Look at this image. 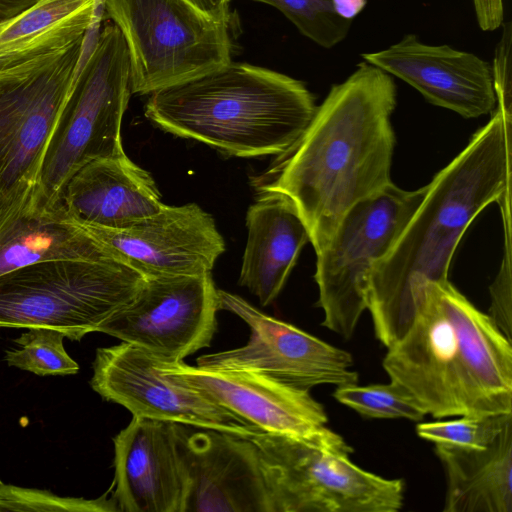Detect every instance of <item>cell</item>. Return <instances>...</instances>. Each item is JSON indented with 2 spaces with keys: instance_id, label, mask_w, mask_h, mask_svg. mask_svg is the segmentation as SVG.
<instances>
[{
  "instance_id": "1",
  "label": "cell",
  "mask_w": 512,
  "mask_h": 512,
  "mask_svg": "<svg viewBox=\"0 0 512 512\" xmlns=\"http://www.w3.org/2000/svg\"><path fill=\"white\" fill-rule=\"evenodd\" d=\"M397 103L391 75L365 61L331 87L296 143L252 180L258 193L287 196L316 254L344 215L392 183Z\"/></svg>"
},
{
  "instance_id": "2",
  "label": "cell",
  "mask_w": 512,
  "mask_h": 512,
  "mask_svg": "<svg viewBox=\"0 0 512 512\" xmlns=\"http://www.w3.org/2000/svg\"><path fill=\"white\" fill-rule=\"evenodd\" d=\"M510 132L511 111L496 105L491 119L428 184L397 240L373 266L367 309L385 347L410 328L424 283L448 280L453 254L475 217L509 196Z\"/></svg>"
},
{
  "instance_id": "3",
  "label": "cell",
  "mask_w": 512,
  "mask_h": 512,
  "mask_svg": "<svg viewBox=\"0 0 512 512\" xmlns=\"http://www.w3.org/2000/svg\"><path fill=\"white\" fill-rule=\"evenodd\" d=\"M383 368L434 418L512 413V341L449 280L424 283Z\"/></svg>"
},
{
  "instance_id": "4",
  "label": "cell",
  "mask_w": 512,
  "mask_h": 512,
  "mask_svg": "<svg viewBox=\"0 0 512 512\" xmlns=\"http://www.w3.org/2000/svg\"><path fill=\"white\" fill-rule=\"evenodd\" d=\"M317 106L285 74L229 61L149 94L145 116L162 130L235 157L279 155L310 124Z\"/></svg>"
},
{
  "instance_id": "5",
  "label": "cell",
  "mask_w": 512,
  "mask_h": 512,
  "mask_svg": "<svg viewBox=\"0 0 512 512\" xmlns=\"http://www.w3.org/2000/svg\"><path fill=\"white\" fill-rule=\"evenodd\" d=\"M94 17L82 8L0 68V228L30 210Z\"/></svg>"
},
{
  "instance_id": "6",
  "label": "cell",
  "mask_w": 512,
  "mask_h": 512,
  "mask_svg": "<svg viewBox=\"0 0 512 512\" xmlns=\"http://www.w3.org/2000/svg\"><path fill=\"white\" fill-rule=\"evenodd\" d=\"M131 94L125 40L114 23L106 25L79 67L48 144L30 210L62 204L68 181L90 161L125 154L121 124Z\"/></svg>"
},
{
  "instance_id": "7",
  "label": "cell",
  "mask_w": 512,
  "mask_h": 512,
  "mask_svg": "<svg viewBox=\"0 0 512 512\" xmlns=\"http://www.w3.org/2000/svg\"><path fill=\"white\" fill-rule=\"evenodd\" d=\"M146 277L114 259L49 260L0 276V328L47 327L79 341L101 332Z\"/></svg>"
},
{
  "instance_id": "8",
  "label": "cell",
  "mask_w": 512,
  "mask_h": 512,
  "mask_svg": "<svg viewBox=\"0 0 512 512\" xmlns=\"http://www.w3.org/2000/svg\"><path fill=\"white\" fill-rule=\"evenodd\" d=\"M125 40L132 94H151L231 61L228 25L184 0H102Z\"/></svg>"
},
{
  "instance_id": "9",
  "label": "cell",
  "mask_w": 512,
  "mask_h": 512,
  "mask_svg": "<svg viewBox=\"0 0 512 512\" xmlns=\"http://www.w3.org/2000/svg\"><path fill=\"white\" fill-rule=\"evenodd\" d=\"M428 184L407 191L393 182L356 203L341 219L316 261L318 306L322 326L343 338L352 337L367 309L371 270L392 247L421 204Z\"/></svg>"
},
{
  "instance_id": "10",
  "label": "cell",
  "mask_w": 512,
  "mask_h": 512,
  "mask_svg": "<svg viewBox=\"0 0 512 512\" xmlns=\"http://www.w3.org/2000/svg\"><path fill=\"white\" fill-rule=\"evenodd\" d=\"M256 446L272 512H397L404 481L362 469L349 457L301 439L266 432Z\"/></svg>"
},
{
  "instance_id": "11",
  "label": "cell",
  "mask_w": 512,
  "mask_h": 512,
  "mask_svg": "<svg viewBox=\"0 0 512 512\" xmlns=\"http://www.w3.org/2000/svg\"><path fill=\"white\" fill-rule=\"evenodd\" d=\"M218 299L220 310L248 325L250 337L242 347L199 356L197 366L249 371L305 391L357 383L349 352L263 313L239 295L218 289Z\"/></svg>"
},
{
  "instance_id": "12",
  "label": "cell",
  "mask_w": 512,
  "mask_h": 512,
  "mask_svg": "<svg viewBox=\"0 0 512 512\" xmlns=\"http://www.w3.org/2000/svg\"><path fill=\"white\" fill-rule=\"evenodd\" d=\"M149 351L121 342L96 350L92 389L134 417L249 437L258 432L197 389L165 372Z\"/></svg>"
},
{
  "instance_id": "13",
  "label": "cell",
  "mask_w": 512,
  "mask_h": 512,
  "mask_svg": "<svg viewBox=\"0 0 512 512\" xmlns=\"http://www.w3.org/2000/svg\"><path fill=\"white\" fill-rule=\"evenodd\" d=\"M218 310L212 273L149 277L101 333L141 347L163 361L178 362L210 346Z\"/></svg>"
},
{
  "instance_id": "14",
  "label": "cell",
  "mask_w": 512,
  "mask_h": 512,
  "mask_svg": "<svg viewBox=\"0 0 512 512\" xmlns=\"http://www.w3.org/2000/svg\"><path fill=\"white\" fill-rule=\"evenodd\" d=\"M162 369L261 432L287 435L349 457L353 448L327 426L328 416L309 391L257 373L161 362Z\"/></svg>"
},
{
  "instance_id": "15",
  "label": "cell",
  "mask_w": 512,
  "mask_h": 512,
  "mask_svg": "<svg viewBox=\"0 0 512 512\" xmlns=\"http://www.w3.org/2000/svg\"><path fill=\"white\" fill-rule=\"evenodd\" d=\"M79 225L113 258L146 278L212 273L225 251L213 217L195 203L164 204L121 229Z\"/></svg>"
},
{
  "instance_id": "16",
  "label": "cell",
  "mask_w": 512,
  "mask_h": 512,
  "mask_svg": "<svg viewBox=\"0 0 512 512\" xmlns=\"http://www.w3.org/2000/svg\"><path fill=\"white\" fill-rule=\"evenodd\" d=\"M188 490L184 512H272L256 446L248 437L180 424Z\"/></svg>"
},
{
  "instance_id": "17",
  "label": "cell",
  "mask_w": 512,
  "mask_h": 512,
  "mask_svg": "<svg viewBox=\"0 0 512 512\" xmlns=\"http://www.w3.org/2000/svg\"><path fill=\"white\" fill-rule=\"evenodd\" d=\"M362 59L416 89L429 103L464 118L493 112L497 105L492 64L449 45H429L415 34Z\"/></svg>"
},
{
  "instance_id": "18",
  "label": "cell",
  "mask_w": 512,
  "mask_h": 512,
  "mask_svg": "<svg viewBox=\"0 0 512 512\" xmlns=\"http://www.w3.org/2000/svg\"><path fill=\"white\" fill-rule=\"evenodd\" d=\"M180 424L143 417L114 437L113 498L122 512H184L188 476Z\"/></svg>"
},
{
  "instance_id": "19",
  "label": "cell",
  "mask_w": 512,
  "mask_h": 512,
  "mask_svg": "<svg viewBox=\"0 0 512 512\" xmlns=\"http://www.w3.org/2000/svg\"><path fill=\"white\" fill-rule=\"evenodd\" d=\"M62 204L76 223L107 229L125 228L164 206L150 173L126 154L81 167L68 181Z\"/></svg>"
},
{
  "instance_id": "20",
  "label": "cell",
  "mask_w": 512,
  "mask_h": 512,
  "mask_svg": "<svg viewBox=\"0 0 512 512\" xmlns=\"http://www.w3.org/2000/svg\"><path fill=\"white\" fill-rule=\"evenodd\" d=\"M246 227L239 284L267 306L280 294L309 241L308 230L293 202L276 192L259 193L247 210Z\"/></svg>"
},
{
  "instance_id": "21",
  "label": "cell",
  "mask_w": 512,
  "mask_h": 512,
  "mask_svg": "<svg viewBox=\"0 0 512 512\" xmlns=\"http://www.w3.org/2000/svg\"><path fill=\"white\" fill-rule=\"evenodd\" d=\"M446 475L444 512L512 511V422L486 448L435 443Z\"/></svg>"
},
{
  "instance_id": "22",
  "label": "cell",
  "mask_w": 512,
  "mask_h": 512,
  "mask_svg": "<svg viewBox=\"0 0 512 512\" xmlns=\"http://www.w3.org/2000/svg\"><path fill=\"white\" fill-rule=\"evenodd\" d=\"M104 258L113 257L68 215L63 204L51 210H28L0 228V276L49 260Z\"/></svg>"
},
{
  "instance_id": "23",
  "label": "cell",
  "mask_w": 512,
  "mask_h": 512,
  "mask_svg": "<svg viewBox=\"0 0 512 512\" xmlns=\"http://www.w3.org/2000/svg\"><path fill=\"white\" fill-rule=\"evenodd\" d=\"M99 0H38L0 25V68L24 53L70 15Z\"/></svg>"
},
{
  "instance_id": "24",
  "label": "cell",
  "mask_w": 512,
  "mask_h": 512,
  "mask_svg": "<svg viewBox=\"0 0 512 512\" xmlns=\"http://www.w3.org/2000/svg\"><path fill=\"white\" fill-rule=\"evenodd\" d=\"M64 332L47 327L29 328L15 340L17 347L5 352L9 366L39 376L73 375L79 365L66 352Z\"/></svg>"
},
{
  "instance_id": "25",
  "label": "cell",
  "mask_w": 512,
  "mask_h": 512,
  "mask_svg": "<svg viewBox=\"0 0 512 512\" xmlns=\"http://www.w3.org/2000/svg\"><path fill=\"white\" fill-rule=\"evenodd\" d=\"M333 397L367 418H404L418 422L426 416L416 399L403 386L391 380L387 384L337 386Z\"/></svg>"
},
{
  "instance_id": "26",
  "label": "cell",
  "mask_w": 512,
  "mask_h": 512,
  "mask_svg": "<svg viewBox=\"0 0 512 512\" xmlns=\"http://www.w3.org/2000/svg\"><path fill=\"white\" fill-rule=\"evenodd\" d=\"M278 9L298 31L318 46L330 49L348 35L352 21L340 18L332 0H252Z\"/></svg>"
},
{
  "instance_id": "27",
  "label": "cell",
  "mask_w": 512,
  "mask_h": 512,
  "mask_svg": "<svg viewBox=\"0 0 512 512\" xmlns=\"http://www.w3.org/2000/svg\"><path fill=\"white\" fill-rule=\"evenodd\" d=\"M512 422V413L464 415L447 421L420 423L416 432L424 440L463 448L482 449L491 445Z\"/></svg>"
},
{
  "instance_id": "28",
  "label": "cell",
  "mask_w": 512,
  "mask_h": 512,
  "mask_svg": "<svg viewBox=\"0 0 512 512\" xmlns=\"http://www.w3.org/2000/svg\"><path fill=\"white\" fill-rule=\"evenodd\" d=\"M117 512L115 499L106 494L96 499L58 496L49 490L24 488L0 482V512Z\"/></svg>"
},
{
  "instance_id": "29",
  "label": "cell",
  "mask_w": 512,
  "mask_h": 512,
  "mask_svg": "<svg viewBox=\"0 0 512 512\" xmlns=\"http://www.w3.org/2000/svg\"><path fill=\"white\" fill-rule=\"evenodd\" d=\"M478 26L483 31H494L504 22L503 0H473Z\"/></svg>"
},
{
  "instance_id": "30",
  "label": "cell",
  "mask_w": 512,
  "mask_h": 512,
  "mask_svg": "<svg viewBox=\"0 0 512 512\" xmlns=\"http://www.w3.org/2000/svg\"><path fill=\"white\" fill-rule=\"evenodd\" d=\"M213 21L228 25L231 21L230 0H184Z\"/></svg>"
},
{
  "instance_id": "31",
  "label": "cell",
  "mask_w": 512,
  "mask_h": 512,
  "mask_svg": "<svg viewBox=\"0 0 512 512\" xmlns=\"http://www.w3.org/2000/svg\"><path fill=\"white\" fill-rule=\"evenodd\" d=\"M367 4V0H332L334 12L342 19L352 21Z\"/></svg>"
},
{
  "instance_id": "32",
  "label": "cell",
  "mask_w": 512,
  "mask_h": 512,
  "mask_svg": "<svg viewBox=\"0 0 512 512\" xmlns=\"http://www.w3.org/2000/svg\"><path fill=\"white\" fill-rule=\"evenodd\" d=\"M38 0H0V25L14 18Z\"/></svg>"
},
{
  "instance_id": "33",
  "label": "cell",
  "mask_w": 512,
  "mask_h": 512,
  "mask_svg": "<svg viewBox=\"0 0 512 512\" xmlns=\"http://www.w3.org/2000/svg\"><path fill=\"white\" fill-rule=\"evenodd\" d=\"M0 482H1V480H0Z\"/></svg>"
}]
</instances>
